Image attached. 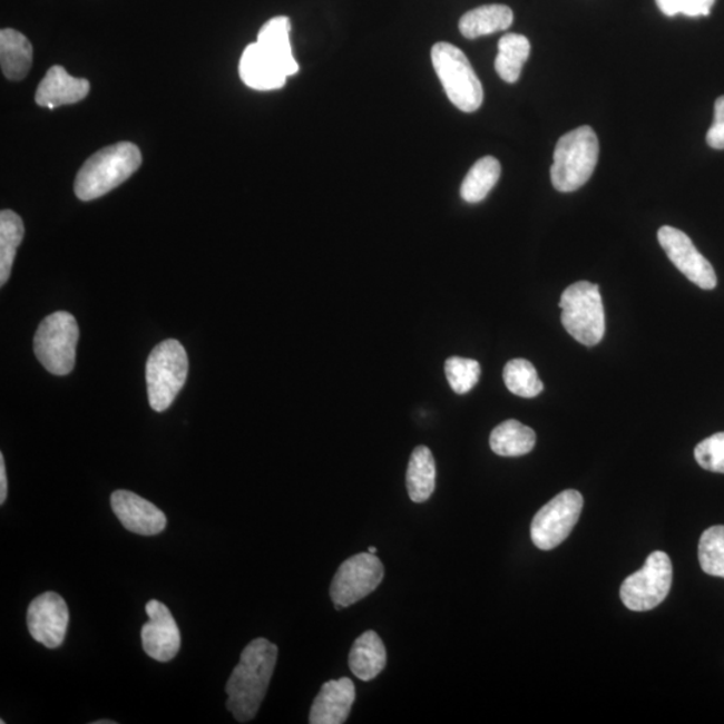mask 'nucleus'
Returning a JSON list of instances; mask_svg holds the SVG:
<instances>
[{
    "label": "nucleus",
    "mask_w": 724,
    "mask_h": 724,
    "mask_svg": "<svg viewBox=\"0 0 724 724\" xmlns=\"http://www.w3.org/2000/svg\"><path fill=\"white\" fill-rule=\"evenodd\" d=\"M8 498V476H6V463L3 453H0V505Z\"/></svg>",
    "instance_id": "72a5a7b5"
},
{
    "label": "nucleus",
    "mask_w": 724,
    "mask_h": 724,
    "mask_svg": "<svg viewBox=\"0 0 724 724\" xmlns=\"http://www.w3.org/2000/svg\"><path fill=\"white\" fill-rule=\"evenodd\" d=\"M707 144L714 149H724V96L717 98L714 121L707 131Z\"/></svg>",
    "instance_id": "7c9ffc66"
},
{
    "label": "nucleus",
    "mask_w": 724,
    "mask_h": 724,
    "mask_svg": "<svg viewBox=\"0 0 724 724\" xmlns=\"http://www.w3.org/2000/svg\"><path fill=\"white\" fill-rule=\"evenodd\" d=\"M25 236L22 217L14 211L3 209L0 213V285L4 286L11 275L17 256V250Z\"/></svg>",
    "instance_id": "393cba45"
},
{
    "label": "nucleus",
    "mask_w": 724,
    "mask_h": 724,
    "mask_svg": "<svg viewBox=\"0 0 724 724\" xmlns=\"http://www.w3.org/2000/svg\"><path fill=\"white\" fill-rule=\"evenodd\" d=\"M0 65L10 81H22L32 65V46L22 32L12 29L0 31Z\"/></svg>",
    "instance_id": "aec40b11"
},
{
    "label": "nucleus",
    "mask_w": 724,
    "mask_h": 724,
    "mask_svg": "<svg viewBox=\"0 0 724 724\" xmlns=\"http://www.w3.org/2000/svg\"><path fill=\"white\" fill-rule=\"evenodd\" d=\"M384 578V566L370 551L348 558L335 573L331 596L335 609H344L370 596Z\"/></svg>",
    "instance_id": "9d476101"
},
{
    "label": "nucleus",
    "mask_w": 724,
    "mask_h": 724,
    "mask_svg": "<svg viewBox=\"0 0 724 724\" xmlns=\"http://www.w3.org/2000/svg\"><path fill=\"white\" fill-rule=\"evenodd\" d=\"M600 144L595 130L584 125L559 138L550 169L552 186L559 193H573L594 175Z\"/></svg>",
    "instance_id": "7ed1b4c3"
},
{
    "label": "nucleus",
    "mask_w": 724,
    "mask_h": 724,
    "mask_svg": "<svg viewBox=\"0 0 724 724\" xmlns=\"http://www.w3.org/2000/svg\"><path fill=\"white\" fill-rule=\"evenodd\" d=\"M656 3L659 6L663 14L668 17L681 14L682 0H656Z\"/></svg>",
    "instance_id": "473e14b6"
},
{
    "label": "nucleus",
    "mask_w": 724,
    "mask_h": 724,
    "mask_svg": "<svg viewBox=\"0 0 724 724\" xmlns=\"http://www.w3.org/2000/svg\"><path fill=\"white\" fill-rule=\"evenodd\" d=\"M278 648L266 638H255L243 649L241 662L227 682V708L236 721H253L265 699Z\"/></svg>",
    "instance_id": "f257e3e1"
},
{
    "label": "nucleus",
    "mask_w": 724,
    "mask_h": 724,
    "mask_svg": "<svg viewBox=\"0 0 724 724\" xmlns=\"http://www.w3.org/2000/svg\"><path fill=\"white\" fill-rule=\"evenodd\" d=\"M434 71L447 97L466 114H472L483 104V87L464 52L447 42H439L431 51Z\"/></svg>",
    "instance_id": "20e7f679"
},
{
    "label": "nucleus",
    "mask_w": 724,
    "mask_h": 724,
    "mask_svg": "<svg viewBox=\"0 0 724 724\" xmlns=\"http://www.w3.org/2000/svg\"><path fill=\"white\" fill-rule=\"evenodd\" d=\"M370 552H371V555H376L378 549L376 548H370Z\"/></svg>",
    "instance_id": "c9c22d12"
},
{
    "label": "nucleus",
    "mask_w": 724,
    "mask_h": 724,
    "mask_svg": "<svg viewBox=\"0 0 724 724\" xmlns=\"http://www.w3.org/2000/svg\"><path fill=\"white\" fill-rule=\"evenodd\" d=\"M536 432L518 420H506L493 428L490 447L499 457L517 458L526 456L535 449Z\"/></svg>",
    "instance_id": "5701e85b"
},
{
    "label": "nucleus",
    "mask_w": 724,
    "mask_h": 724,
    "mask_svg": "<svg viewBox=\"0 0 724 724\" xmlns=\"http://www.w3.org/2000/svg\"><path fill=\"white\" fill-rule=\"evenodd\" d=\"M149 617L141 629L145 654L153 659L167 663L180 650V630L170 610L160 601L150 600L145 607Z\"/></svg>",
    "instance_id": "ddd939ff"
},
{
    "label": "nucleus",
    "mask_w": 724,
    "mask_h": 724,
    "mask_svg": "<svg viewBox=\"0 0 724 724\" xmlns=\"http://www.w3.org/2000/svg\"><path fill=\"white\" fill-rule=\"evenodd\" d=\"M80 340L75 315L56 312L39 325L35 339L37 359L45 370L56 376H66L76 365V351Z\"/></svg>",
    "instance_id": "0eeeda50"
},
{
    "label": "nucleus",
    "mask_w": 724,
    "mask_h": 724,
    "mask_svg": "<svg viewBox=\"0 0 724 724\" xmlns=\"http://www.w3.org/2000/svg\"><path fill=\"white\" fill-rule=\"evenodd\" d=\"M530 56V42L525 36L506 35L499 39L496 70L503 81L515 84Z\"/></svg>",
    "instance_id": "b1692460"
},
{
    "label": "nucleus",
    "mask_w": 724,
    "mask_h": 724,
    "mask_svg": "<svg viewBox=\"0 0 724 724\" xmlns=\"http://www.w3.org/2000/svg\"><path fill=\"white\" fill-rule=\"evenodd\" d=\"M661 246L667 253L671 262L687 278L703 290L716 286V273L711 263L697 252L687 234L675 227L664 226L657 233Z\"/></svg>",
    "instance_id": "9b49d317"
},
{
    "label": "nucleus",
    "mask_w": 724,
    "mask_h": 724,
    "mask_svg": "<svg viewBox=\"0 0 724 724\" xmlns=\"http://www.w3.org/2000/svg\"><path fill=\"white\" fill-rule=\"evenodd\" d=\"M188 355L177 340L160 342L147 362L149 405L156 412L167 411L188 378Z\"/></svg>",
    "instance_id": "423d86ee"
},
{
    "label": "nucleus",
    "mask_w": 724,
    "mask_h": 724,
    "mask_svg": "<svg viewBox=\"0 0 724 724\" xmlns=\"http://www.w3.org/2000/svg\"><path fill=\"white\" fill-rule=\"evenodd\" d=\"M695 459L702 469L724 473V432L715 433L697 444Z\"/></svg>",
    "instance_id": "c756f323"
},
{
    "label": "nucleus",
    "mask_w": 724,
    "mask_h": 724,
    "mask_svg": "<svg viewBox=\"0 0 724 724\" xmlns=\"http://www.w3.org/2000/svg\"><path fill=\"white\" fill-rule=\"evenodd\" d=\"M94 724H116V722L115 721H98V722H94Z\"/></svg>",
    "instance_id": "f704fd0d"
},
{
    "label": "nucleus",
    "mask_w": 724,
    "mask_h": 724,
    "mask_svg": "<svg viewBox=\"0 0 724 724\" xmlns=\"http://www.w3.org/2000/svg\"><path fill=\"white\" fill-rule=\"evenodd\" d=\"M500 163L492 156H486L483 159L473 164L469 174L464 177L460 196L467 203H479L486 199L499 180Z\"/></svg>",
    "instance_id": "a878e982"
},
{
    "label": "nucleus",
    "mask_w": 724,
    "mask_h": 724,
    "mask_svg": "<svg viewBox=\"0 0 724 724\" xmlns=\"http://www.w3.org/2000/svg\"><path fill=\"white\" fill-rule=\"evenodd\" d=\"M503 380L507 390L519 398H537L544 391V383L539 380L535 365L528 360L517 359L507 362Z\"/></svg>",
    "instance_id": "bb28decb"
},
{
    "label": "nucleus",
    "mask_w": 724,
    "mask_h": 724,
    "mask_svg": "<svg viewBox=\"0 0 724 724\" xmlns=\"http://www.w3.org/2000/svg\"><path fill=\"white\" fill-rule=\"evenodd\" d=\"M290 30L292 23L287 17H275L262 26L256 41L280 65L287 77L297 75L300 70L290 45Z\"/></svg>",
    "instance_id": "a211bd4d"
},
{
    "label": "nucleus",
    "mask_w": 724,
    "mask_h": 724,
    "mask_svg": "<svg viewBox=\"0 0 724 724\" xmlns=\"http://www.w3.org/2000/svg\"><path fill=\"white\" fill-rule=\"evenodd\" d=\"M354 699V683L349 677L326 682L314 699L309 723H345L349 714H351Z\"/></svg>",
    "instance_id": "2eb2a0df"
},
{
    "label": "nucleus",
    "mask_w": 724,
    "mask_h": 724,
    "mask_svg": "<svg viewBox=\"0 0 724 724\" xmlns=\"http://www.w3.org/2000/svg\"><path fill=\"white\" fill-rule=\"evenodd\" d=\"M699 564L708 576L724 578V526L703 532L699 541Z\"/></svg>",
    "instance_id": "cd10ccee"
},
{
    "label": "nucleus",
    "mask_w": 724,
    "mask_h": 724,
    "mask_svg": "<svg viewBox=\"0 0 724 724\" xmlns=\"http://www.w3.org/2000/svg\"><path fill=\"white\" fill-rule=\"evenodd\" d=\"M584 498L576 490L558 493L539 510L531 522V541L541 550H551L570 536L581 516Z\"/></svg>",
    "instance_id": "1a4fd4ad"
},
{
    "label": "nucleus",
    "mask_w": 724,
    "mask_h": 724,
    "mask_svg": "<svg viewBox=\"0 0 724 724\" xmlns=\"http://www.w3.org/2000/svg\"><path fill=\"white\" fill-rule=\"evenodd\" d=\"M111 510L125 529L138 536H157L166 529L167 517L150 503L149 500L138 497L137 493L118 490L110 497Z\"/></svg>",
    "instance_id": "4468645a"
},
{
    "label": "nucleus",
    "mask_w": 724,
    "mask_h": 724,
    "mask_svg": "<svg viewBox=\"0 0 724 724\" xmlns=\"http://www.w3.org/2000/svg\"><path fill=\"white\" fill-rule=\"evenodd\" d=\"M561 321L579 344L595 346L605 334V313L600 287L587 281L573 283L561 295Z\"/></svg>",
    "instance_id": "39448f33"
},
{
    "label": "nucleus",
    "mask_w": 724,
    "mask_h": 724,
    "mask_svg": "<svg viewBox=\"0 0 724 724\" xmlns=\"http://www.w3.org/2000/svg\"><path fill=\"white\" fill-rule=\"evenodd\" d=\"M143 156L137 145L117 143L91 155L78 170L75 193L82 202L107 195L141 167Z\"/></svg>",
    "instance_id": "f03ea898"
},
{
    "label": "nucleus",
    "mask_w": 724,
    "mask_h": 724,
    "mask_svg": "<svg viewBox=\"0 0 724 724\" xmlns=\"http://www.w3.org/2000/svg\"><path fill=\"white\" fill-rule=\"evenodd\" d=\"M715 0H682L681 4V14L696 18V17H707Z\"/></svg>",
    "instance_id": "2f4dec72"
},
{
    "label": "nucleus",
    "mask_w": 724,
    "mask_h": 724,
    "mask_svg": "<svg viewBox=\"0 0 724 724\" xmlns=\"http://www.w3.org/2000/svg\"><path fill=\"white\" fill-rule=\"evenodd\" d=\"M515 22V14L505 4H486L473 9L460 19L459 30L462 36L476 39L493 32L505 31Z\"/></svg>",
    "instance_id": "412c9836"
},
{
    "label": "nucleus",
    "mask_w": 724,
    "mask_h": 724,
    "mask_svg": "<svg viewBox=\"0 0 724 724\" xmlns=\"http://www.w3.org/2000/svg\"><path fill=\"white\" fill-rule=\"evenodd\" d=\"M387 664V649L374 630H368L354 642L349 654V667L354 676L370 682L383 673Z\"/></svg>",
    "instance_id": "6ab92c4d"
},
{
    "label": "nucleus",
    "mask_w": 724,
    "mask_h": 724,
    "mask_svg": "<svg viewBox=\"0 0 724 724\" xmlns=\"http://www.w3.org/2000/svg\"><path fill=\"white\" fill-rule=\"evenodd\" d=\"M68 625V605L55 591H48L31 601L28 610V627L36 642L48 648L59 647L65 640Z\"/></svg>",
    "instance_id": "f8f14e48"
},
{
    "label": "nucleus",
    "mask_w": 724,
    "mask_h": 724,
    "mask_svg": "<svg viewBox=\"0 0 724 724\" xmlns=\"http://www.w3.org/2000/svg\"><path fill=\"white\" fill-rule=\"evenodd\" d=\"M89 91L88 80L70 76L62 66H52L39 84L36 102L39 107L56 109L82 101Z\"/></svg>",
    "instance_id": "dca6fc26"
},
{
    "label": "nucleus",
    "mask_w": 724,
    "mask_h": 724,
    "mask_svg": "<svg viewBox=\"0 0 724 724\" xmlns=\"http://www.w3.org/2000/svg\"><path fill=\"white\" fill-rule=\"evenodd\" d=\"M673 562L664 551H654L643 568L625 578L622 601L630 610L647 612L666 600L673 587Z\"/></svg>",
    "instance_id": "6e6552de"
},
{
    "label": "nucleus",
    "mask_w": 724,
    "mask_h": 724,
    "mask_svg": "<svg viewBox=\"0 0 724 724\" xmlns=\"http://www.w3.org/2000/svg\"><path fill=\"white\" fill-rule=\"evenodd\" d=\"M446 378L458 394L470 392L480 379L479 362L471 359L450 358L444 365Z\"/></svg>",
    "instance_id": "c85d7f7f"
},
{
    "label": "nucleus",
    "mask_w": 724,
    "mask_h": 724,
    "mask_svg": "<svg viewBox=\"0 0 724 724\" xmlns=\"http://www.w3.org/2000/svg\"><path fill=\"white\" fill-rule=\"evenodd\" d=\"M239 76L248 88L266 91L285 87L287 76L280 65L261 48L258 42L248 45L241 57Z\"/></svg>",
    "instance_id": "f3484780"
},
{
    "label": "nucleus",
    "mask_w": 724,
    "mask_h": 724,
    "mask_svg": "<svg viewBox=\"0 0 724 724\" xmlns=\"http://www.w3.org/2000/svg\"><path fill=\"white\" fill-rule=\"evenodd\" d=\"M437 486V464L432 452L425 446L413 450L407 470V489L414 503L430 499Z\"/></svg>",
    "instance_id": "4be33fe9"
}]
</instances>
